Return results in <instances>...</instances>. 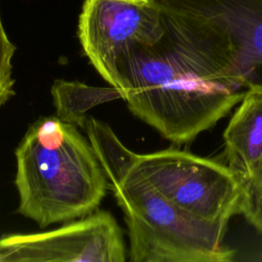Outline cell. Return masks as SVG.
<instances>
[{
	"instance_id": "3957f363",
	"label": "cell",
	"mask_w": 262,
	"mask_h": 262,
	"mask_svg": "<svg viewBox=\"0 0 262 262\" xmlns=\"http://www.w3.org/2000/svg\"><path fill=\"white\" fill-rule=\"evenodd\" d=\"M15 160L17 212L40 227L87 216L106 194L108 180L88 138L57 116L29 127Z\"/></svg>"
},
{
	"instance_id": "8992f818",
	"label": "cell",
	"mask_w": 262,
	"mask_h": 262,
	"mask_svg": "<svg viewBox=\"0 0 262 262\" xmlns=\"http://www.w3.org/2000/svg\"><path fill=\"white\" fill-rule=\"evenodd\" d=\"M126 254L121 227L101 210L55 229L0 237V262H124Z\"/></svg>"
},
{
	"instance_id": "ba28073f",
	"label": "cell",
	"mask_w": 262,
	"mask_h": 262,
	"mask_svg": "<svg viewBox=\"0 0 262 262\" xmlns=\"http://www.w3.org/2000/svg\"><path fill=\"white\" fill-rule=\"evenodd\" d=\"M224 163L247 181L262 158V82H251L223 132Z\"/></svg>"
},
{
	"instance_id": "6da1fadb",
	"label": "cell",
	"mask_w": 262,
	"mask_h": 262,
	"mask_svg": "<svg viewBox=\"0 0 262 262\" xmlns=\"http://www.w3.org/2000/svg\"><path fill=\"white\" fill-rule=\"evenodd\" d=\"M158 3L164 34L156 43L133 50L126 60L123 99L134 116L179 145L226 117L251 81L222 30Z\"/></svg>"
},
{
	"instance_id": "9c48e42d",
	"label": "cell",
	"mask_w": 262,
	"mask_h": 262,
	"mask_svg": "<svg viewBox=\"0 0 262 262\" xmlns=\"http://www.w3.org/2000/svg\"><path fill=\"white\" fill-rule=\"evenodd\" d=\"M55 116L66 123L85 128L88 120L87 113L102 103L123 99L122 90L110 87H96L79 81L63 79L54 80L51 89Z\"/></svg>"
},
{
	"instance_id": "7a4b0ae2",
	"label": "cell",
	"mask_w": 262,
	"mask_h": 262,
	"mask_svg": "<svg viewBox=\"0 0 262 262\" xmlns=\"http://www.w3.org/2000/svg\"><path fill=\"white\" fill-rule=\"evenodd\" d=\"M87 138L123 212L132 262H229L226 225L185 212L158 191L132 165L133 151L100 120L89 117Z\"/></svg>"
},
{
	"instance_id": "52a82bcc",
	"label": "cell",
	"mask_w": 262,
	"mask_h": 262,
	"mask_svg": "<svg viewBox=\"0 0 262 262\" xmlns=\"http://www.w3.org/2000/svg\"><path fill=\"white\" fill-rule=\"evenodd\" d=\"M222 30L233 44L245 76L262 69V0H157Z\"/></svg>"
},
{
	"instance_id": "277c9868",
	"label": "cell",
	"mask_w": 262,
	"mask_h": 262,
	"mask_svg": "<svg viewBox=\"0 0 262 262\" xmlns=\"http://www.w3.org/2000/svg\"><path fill=\"white\" fill-rule=\"evenodd\" d=\"M132 165L164 196L201 220L227 226L242 215L247 181L225 163L171 147L133 151Z\"/></svg>"
},
{
	"instance_id": "5b68a950",
	"label": "cell",
	"mask_w": 262,
	"mask_h": 262,
	"mask_svg": "<svg viewBox=\"0 0 262 262\" xmlns=\"http://www.w3.org/2000/svg\"><path fill=\"white\" fill-rule=\"evenodd\" d=\"M163 34L157 0H85L79 16L85 55L101 78L120 90L122 69L132 51L156 43Z\"/></svg>"
},
{
	"instance_id": "30bf717a",
	"label": "cell",
	"mask_w": 262,
	"mask_h": 262,
	"mask_svg": "<svg viewBox=\"0 0 262 262\" xmlns=\"http://www.w3.org/2000/svg\"><path fill=\"white\" fill-rule=\"evenodd\" d=\"M242 215L262 235V158L247 179V194Z\"/></svg>"
},
{
	"instance_id": "8fae6325",
	"label": "cell",
	"mask_w": 262,
	"mask_h": 262,
	"mask_svg": "<svg viewBox=\"0 0 262 262\" xmlns=\"http://www.w3.org/2000/svg\"><path fill=\"white\" fill-rule=\"evenodd\" d=\"M14 44L9 40L0 17V107L14 96L12 59Z\"/></svg>"
}]
</instances>
